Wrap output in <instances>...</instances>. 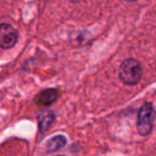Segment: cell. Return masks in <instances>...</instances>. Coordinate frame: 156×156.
<instances>
[{
	"mask_svg": "<svg viewBox=\"0 0 156 156\" xmlns=\"http://www.w3.org/2000/svg\"><path fill=\"white\" fill-rule=\"evenodd\" d=\"M143 76V68L141 63L134 59L129 58L124 60L120 67V79L127 85L137 84Z\"/></svg>",
	"mask_w": 156,
	"mask_h": 156,
	"instance_id": "6da1fadb",
	"label": "cell"
},
{
	"mask_svg": "<svg viewBox=\"0 0 156 156\" xmlns=\"http://www.w3.org/2000/svg\"><path fill=\"white\" fill-rule=\"evenodd\" d=\"M58 97V92L55 89H47L36 96V102L40 105L48 106L54 103Z\"/></svg>",
	"mask_w": 156,
	"mask_h": 156,
	"instance_id": "277c9868",
	"label": "cell"
},
{
	"mask_svg": "<svg viewBox=\"0 0 156 156\" xmlns=\"http://www.w3.org/2000/svg\"><path fill=\"white\" fill-rule=\"evenodd\" d=\"M66 144H67V140L63 135H57L51 138L48 142L46 148L48 152H57L61 148H63L66 145Z\"/></svg>",
	"mask_w": 156,
	"mask_h": 156,
	"instance_id": "8992f818",
	"label": "cell"
},
{
	"mask_svg": "<svg viewBox=\"0 0 156 156\" xmlns=\"http://www.w3.org/2000/svg\"><path fill=\"white\" fill-rule=\"evenodd\" d=\"M55 113L51 111H44L41 112L37 115V122H38V127L39 131L41 133L47 132L49 127L53 124L55 121Z\"/></svg>",
	"mask_w": 156,
	"mask_h": 156,
	"instance_id": "5b68a950",
	"label": "cell"
},
{
	"mask_svg": "<svg viewBox=\"0 0 156 156\" xmlns=\"http://www.w3.org/2000/svg\"><path fill=\"white\" fill-rule=\"evenodd\" d=\"M18 39V32L9 24H0V48L7 49L15 47Z\"/></svg>",
	"mask_w": 156,
	"mask_h": 156,
	"instance_id": "3957f363",
	"label": "cell"
},
{
	"mask_svg": "<svg viewBox=\"0 0 156 156\" xmlns=\"http://www.w3.org/2000/svg\"><path fill=\"white\" fill-rule=\"evenodd\" d=\"M154 118V111L153 105L145 103L139 112L137 129L141 135H148L153 129V122Z\"/></svg>",
	"mask_w": 156,
	"mask_h": 156,
	"instance_id": "7a4b0ae2",
	"label": "cell"
},
{
	"mask_svg": "<svg viewBox=\"0 0 156 156\" xmlns=\"http://www.w3.org/2000/svg\"><path fill=\"white\" fill-rule=\"evenodd\" d=\"M127 2H134V1H137V0H125Z\"/></svg>",
	"mask_w": 156,
	"mask_h": 156,
	"instance_id": "52a82bcc",
	"label": "cell"
}]
</instances>
